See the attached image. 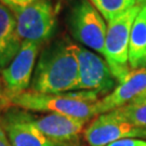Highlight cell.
Masks as SVG:
<instances>
[{
	"mask_svg": "<svg viewBox=\"0 0 146 146\" xmlns=\"http://www.w3.org/2000/svg\"><path fill=\"white\" fill-rule=\"evenodd\" d=\"M78 46L68 40L53 42L41 52L34 70L31 91L55 94L77 90Z\"/></svg>",
	"mask_w": 146,
	"mask_h": 146,
	"instance_id": "cell-1",
	"label": "cell"
},
{
	"mask_svg": "<svg viewBox=\"0 0 146 146\" xmlns=\"http://www.w3.org/2000/svg\"><path fill=\"white\" fill-rule=\"evenodd\" d=\"M99 96V93L86 90L55 94L37 93L27 90L22 93L7 96L5 102L27 111L61 114L88 122L98 116L96 102L100 100Z\"/></svg>",
	"mask_w": 146,
	"mask_h": 146,
	"instance_id": "cell-2",
	"label": "cell"
},
{
	"mask_svg": "<svg viewBox=\"0 0 146 146\" xmlns=\"http://www.w3.org/2000/svg\"><path fill=\"white\" fill-rule=\"evenodd\" d=\"M141 8L142 5H134L107 23L103 56L118 84L132 70L129 65V42L131 29Z\"/></svg>",
	"mask_w": 146,
	"mask_h": 146,
	"instance_id": "cell-3",
	"label": "cell"
},
{
	"mask_svg": "<svg viewBox=\"0 0 146 146\" xmlns=\"http://www.w3.org/2000/svg\"><path fill=\"white\" fill-rule=\"evenodd\" d=\"M17 34L22 41L40 43L53 36L56 27V13L50 0H37L14 12Z\"/></svg>",
	"mask_w": 146,
	"mask_h": 146,
	"instance_id": "cell-4",
	"label": "cell"
},
{
	"mask_svg": "<svg viewBox=\"0 0 146 146\" xmlns=\"http://www.w3.org/2000/svg\"><path fill=\"white\" fill-rule=\"evenodd\" d=\"M69 28L77 41L100 54L104 53L107 24L89 0H79L73 7Z\"/></svg>",
	"mask_w": 146,
	"mask_h": 146,
	"instance_id": "cell-5",
	"label": "cell"
},
{
	"mask_svg": "<svg viewBox=\"0 0 146 146\" xmlns=\"http://www.w3.org/2000/svg\"><path fill=\"white\" fill-rule=\"evenodd\" d=\"M84 136L89 146H107L123 139H146V128L133 125L116 110L96 116L84 129Z\"/></svg>",
	"mask_w": 146,
	"mask_h": 146,
	"instance_id": "cell-6",
	"label": "cell"
},
{
	"mask_svg": "<svg viewBox=\"0 0 146 146\" xmlns=\"http://www.w3.org/2000/svg\"><path fill=\"white\" fill-rule=\"evenodd\" d=\"M79 80L77 90L94 91L100 95H107L118 86L105 58L96 53L78 46Z\"/></svg>",
	"mask_w": 146,
	"mask_h": 146,
	"instance_id": "cell-7",
	"label": "cell"
},
{
	"mask_svg": "<svg viewBox=\"0 0 146 146\" xmlns=\"http://www.w3.org/2000/svg\"><path fill=\"white\" fill-rule=\"evenodd\" d=\"M40 46L37 42L23 41L15 58L0 73L5 88V99L27 91L31 87Z\"/></svg>",
	"mask_w": 146,
	"mask_h": 146,
	"instance_id": "cell-8",
	"label": "cell"
},
{
	"mask_svg": "<svg viewBox=\"0 0 146 146\" xmlns=\"http://www.w3.org/2000/svg\"><path fill=\"white\" fill-rule=\"evenodd\" d=\"M25 111L26 119L49 139L67 146H76L80 133L84 131L87 121L61 114H48L34 116Z\"/></svg>",
	"mask_w": 146,
	"mask_h": 146,
	"instance_id": "cell-9",
	"label": "cell"
},
{
	"mask_svg": "<svg viewBox=\"0 0 146 146\" xmlns=\"http://www.w3.org/2000/svg\"><path fill=\"white\" fill-rule=\"evenodd\" d=\"M2 123L11 146H67L49 139L31 125L24 110L11 108L5 113Z\"/></svg>",
	"mask_w": 146,
	"mask_h": 146,
	"instance_id": "cell-10",
	"label": "cell"
},
{
	"mask_svg": "<svg viewBox=\"0 0 146 146\" xmlns=\"http://www.w3.org/2000/svg\"><path fill=\"white\" fill-rule=\"evenodd\" d=\"M146 90V67L131 70L110 94L96 102L98 116L123 107Z\"/></svg>",
	"mask_w": 146,
	"mask_h": 146,
	"instance_id": "cell-11",
	"label": "cell"
},
{
	"mask_svg": "<svg viewBox=\"0 0 146 146\" xmlns=\"http://www.w3.org/2000/svg\"><path fill=\"white\" fill-rule=\"evenodd\" d=\"M22 42L14 12L0 2V73L15 58Z\"/></svg>",
	"mask_w": 146,
	"mask_h": 146,
	"instance_id": "cell-12",
	"label": "cell"
},
{
	"mask_svg": "<svg viewBox=\"0 0 146 146\" xmlns=\"http://www.w3.org/2000/svg\"><path fill=\"white\" fill-rule=\"evenodd\" d=\"M129 65L132 70L146 67V5H142L131 29Z\"/></svg>",
	"mask_w": 146,
	"mask_h": 146,
	"instance_id": "cell-13",
	"label": "cell"
},
{
	"mask_svg": "<svg viewBox=\"0 0 146 146\" xmlns=\"http://www.w3.org/2000/svg\"><path fill=\"white\" fill-rule=\"evenodd\" d=\"M107 23L136 5V0H90Z\"/></svg>",
	"mask_w": 146,
	"mask_h": 146,
	"instance_id": "cell-14",
	"label": "cell"
},
{
	"mask_svg": "<svg viewBox=\"0 0 146 146\" xmlns=\"http://www.w3.org/2000/svg\"><path fill=\"white\" fill-rule=\"evenodd\" d=\"M115 110L118 115L129 120L133 125L146 128V104H128Z\"/></svg>",
	"mask_w": 146,
	"mask_h": 146,
	"instance_id": "cell-15",
	"label": "cell"
},
{
	"mask_svg": "<svg viewBox=\"0 0 146 146\" xmlns=\"http://www.w3.org/2000/svg\"><path fill=\"white\" fill-rule=\"evenodd\" d=\"M35 1H37V0H0L1 3H3L8 8H10L13 12L21 10V9L25 8L27 5L34 3Z\"/></svg>",
	"mask_w": 146,
	"mask_h": 146,
	"instance_id": "cell-16",
	"label": "cell"
},
{
	"mask_svg": "<svg viewBox=\"0 0 146 146\" xmlns=\"http://www.w3.org/2000/svg\"><path fill=\"white\" fill-rule=\"evenodd\" d=\"M107 146H146V141L139 139H123L113 142Z\"/></svg>",
	"mask_w": 146,
	"mask_h": 146,
	"instance_id": "cell-17",
	"label": "cell"
},
{
	"mask_svg": "<svg viewBox=\"0 0 146 146\" xmlns=\"http://www.w3.org/2000/svg\"><path fill=\"white\" fill-rule=\"evenodd\" d=\"M0 146H11V143L8 139L7 132L2 123V119H0Z\"/></svg>",
	"mask_w": 146,
	"mask_h": 146,
	"instance_id": "cell-18",
	"label": "cell"
},
{
	"mask_svg": "<svg viewBox=\"0 0 146 146\" xmlns=\"http://www.w3.org/2000/svg\"><path fill=\"white\" fill-rule=\"evenodd\" d=\"M129 104H133V105H140V104H146V90L141 93L139 96H136L135 99L133 100L132 102H130Z\"/></svg>",
	"mask_w": 146,
	"mask_h": 146,
	"instance_id": "cell-19",
	"label": "cell"
},
{
	"mask_svg": "<svg viewBox=\"0 0 146 146\" xmlns=\"http://www.w3.org/2000/svg\"><path fill=\"white\" fill-rule=\"evenodd\" d=\"M136 5H146V0H136Z\"/></svg>",
	"mask_w": 146,
	"mask_h": 146,
	"instance_id": "cell-20",
	"label": "cell"
},
{
	"mask_svg": "<svg viewBox=\"0 0 146 146\" xmlns=\"http://www.w3.org/2000/svg\"><path fill=\"white\" fill-rule=\"evenodd\" d=\"M0 102H5V94L2 93L1 88H0Z\"/></svg>",
	"mask_w": 146,
	"mask_h": 146,
	"instance_id": "cell-21",
	"label": "cell"
}]
</instances>
